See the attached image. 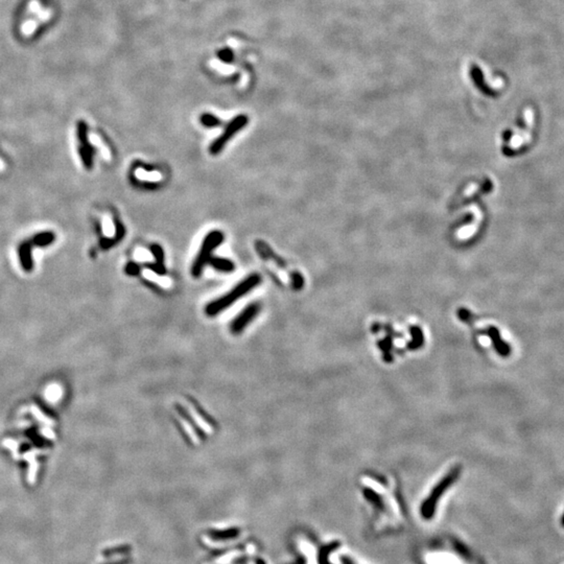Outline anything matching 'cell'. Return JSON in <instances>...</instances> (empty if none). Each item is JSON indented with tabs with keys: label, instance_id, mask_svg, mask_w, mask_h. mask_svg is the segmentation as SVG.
<instances>
[{
	"label": "cell",
	"instance_id": "1",
	"mask_svg": "<svg viewBox=\"0 0 564 564\" xmlns=\"http://www.w3.org/2000/svg\"><path fill=\"white\" fill-rule=\"evenodd\" d=\"M422 564H477L468 545L455 537H440L420 552Z\"/></svg>",
	"mask_w": 564,
	"mask_h": 564
},
{
	"label": "cell",
	"instance_id": "2",
	"mask_svg": "<svg viewBox=\"0 0 564 564\" xmlns=\"http://www.w3.org/2000/svg\"><path fill=\"white\" fill-rule=\"evenodd\" d=\"M535 128L536 117H534L533 111L528 108L523 114L519 126L504 135V154L507 156H515L529 149L535 138Z\"/></svg>",
	"mask_w": 564,
	"mask_h": 564
},
{
	"label": "cell",
	"instance_id": "3",
	"mask_svg": "<svg viewBox=\"0 0 564 564\" xmlns=\"http://www.w3.org/2000/svg\"><path fill=\"white\" fill-rule=\"evenodd\" d=\"M260 281H261V277L258 274H252L248 276L245 280L239 282L232 291L225 295V296L209 303L206 306V310H205L206 314L211 317L221 314L226 310V308L235 303L239 298L244 297L245 295H247L250 291H252L254 288H256L260 284Z\"/></svg>",
	"mask_w": 564,
	"mask_h": 564
},
{
	"label": "cell",
	"instance_id": "4",
	"mask_svg": "<svg viewBox=\"0 0 564 564\" xmlns=\"http://www.w3.org/2000/svg\"><path fill=\"white\" fill-rule=\"evenodd\" d=\"M223 240L224 234L218 230L211 231L206 235L202 243V247H201L198 256L192 266V274L194 277L198 278L201 276L204 266L208 263L210 257L212 256L213 250L219 247L223 243Z\"/></svg>",
	"mask_w": 564,
	"mask_h": 564
},
{
	"label": "cell",
	"instance_id": "5",
	"mask_svg": "<svg viewBox=\"0 0 564 564\" xmlns=\"http://www.w3.org/2000/svg\"><path fill=\"white\" fill-rule=\"evenodd\" d=\"M247 124H248L247 115L241 114L236 116L234 119H232L231 122L227 125L225 131L222 133V135L211 143L209 147L210 154L211 155L220 154L224 149V146L227 144V142L229 141L238 131L244 129L247 126Z\"/></svg>",
	"mask_w": 564,
	"mask_h": 564
},
{
	"label": "cell",
	"instance_id": "6",
	"mask_svg": "<svg viewBox=\"0 0 564 564\" xmlns=\"http://www.w3.org/2000/svg\"><path fill=\"white\" fill-rule=\"evenodd\" d=\"M341 548L342 543L339 541L330 542L322 548V558L325 560V564H354L352 559L340 554Z\"/></svg>",
	"mask_w": 564,
	"mask_h": 564
},
{
	"label": "cell",
	"instance_id": "7",
	"mask_svg": "<svg viewBox=\"0 0 564 564\" xmlns=\"http://www.w3.org/2000/svg\"><path fill=\"white\" fill-rule=\"evenodd\" d=\"M259 312V305L257 303H252L248 305L245 310L241 312L235 320L231 323V331L233 333H239L243 331L251 321L257 316Z\"/></svg>",
	"mask_w": 564,
	"mask_h": 564
},
{
	"label": "cell",
	"instance_id": "8",
	"mask_svg": "<svg viewBox=\"0 0 564 564\" xmlns=\"http://www.w3.org/2000/svg\"><path fill=\"white\" fill-rule=\"evenodd\" d=\"M473 210H474V213H475L473 222L470 223V225L468 227H463L458 232H456V236H458L459 239L470 238V237L475 235V233L479 229V226H480V224L483 220V214H482V212H481V210L478 206H474Z\"/></svg>",
	"mask_w": 564,
	"mask_h": 564
},
{
	"label": "cell",
	"instance_id": "9",
	"mask_svg": "<svg viewBox=\"0 0 564 564\" xmlns=\"http://www.w3.org/2000/svg\"><path fill=\"white\" fill-rule=\"evenodd\" d=\"M151 251L153 253V255L156 258V263L154 264H150L147 265L149 268H151L152 271H154L155 273L159 274V275H164L166 273L165 270V266H164V252L163 249L161 248L159 245H152L151 246Z\"/></svg>",
	"mask_w": 564,
	"mask_h": 564
},
{
	"label": "cell",
	"instance_id": "10",
	"mask_svg": "<svg viewBox=\"0 0 564 564\" xmlns=\"http://www.w3.org/2000/svg\"><path fill=\"white\" fill-rule=\"evenodd\" d=\"M208 263L213 268H216V270H218L220 272H225V273H230V272L234 271V268H235V265L231 260L226 259V258H221V257L211 256Z\"/></svg>",
	"mask_w": 564,
	"mask_h": 564
},
{
	"label": "cell",
	"instance_id": "11",
	"mask_svg": "<svg viewBox=\"0 0 564 564\" xmlns=\"http://www.w3.org/2000/svg\"><path fill=\"white\" fill-rule=\"evenodd\" d=\"M200 123L205 128H216L222 125V120L216 115L210 113H204L200 116Z\"/></svg>",
	"mask_w": 564,
	"mask_h": 564
},
{
	"label": "cell",
	"instance_id": "12",
	"mask_svg": "<svg viewBox=\"0 0 564 564\" xmlns=\"http://www.w3.org/2000/svg\"><path fill=\"white\" fill-rule=\"evenodd\" d=\"M217 56L219 57V59H220L222 62L227 63V64L232 63V62L234 61V59H235L234 52H233L232 49H230V48H223V49H221L220 51H218Z\"/></svg>",
	"mask_w": 564,
	"mask_h": 564
},
{
	"label": "cell",
	"instance_id": "13",
	"mask_svg": "<svg viewBox=\"0 0 564 564\" xmlns=\"http://www.w3.org/2000/svg\"><path fill=\"white\" fill-rule=\"evenodd\" d=\"M126 272H127L129 275H134V276H135V275H137V274L139 273V266H138L136 263L131 262V263H129V264L127 265Z\"/></svg>",
	"mask_w": 564,
	"mask_h": 564
},
{
	"label": "cell",
	"instance_id": "14",
	"mask_svg": "<svg viewBox=\"0 0 564 564\" xmlns=\"http://www.w3.org/2000/svg\"><path fill=\"white\" fill-rule=\"evenodd\" d=\"M5 168H6V166H5L4 161H3L2 159H0V171H4Z\"/></svg>",
	"mask_w": 564,
	"mask_h": 564
}]
</instances>
